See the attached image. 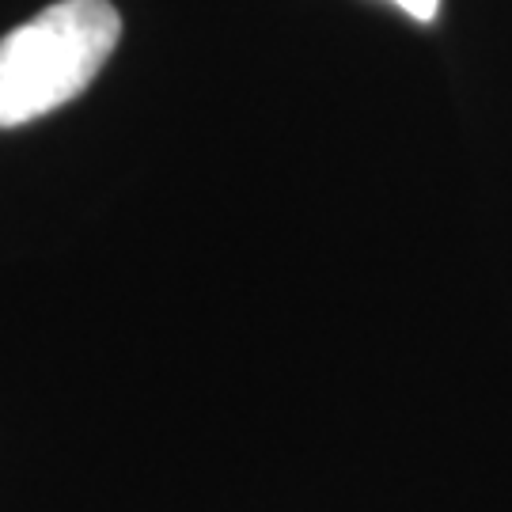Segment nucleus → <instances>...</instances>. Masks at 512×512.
I'll return each instance as SVG.
<instances>
[{"mask_svg":"<svg viewBox=\"0 0 512 512\" xmlns=\"http://www.w3.org/2000/svg\"><path fill=\"white\" fill-rule=\"evenodd\" d=\"M122 38L110 0H61L0 38V129L27 126L92 84Z\"/></svg>","mask_w":512,"mask_h":512,"instance_id":"obj_1","label":"nucleus"},{"mask_svg":"<svg viewBox=\"0 0 512 512\" xmlns=\"http://www.w3.org/2000/svg\"><path fill=\"white\" fill-rule=\"evenodd\" d=\"M391 4H399L406 16L421 19V23H429V19L437 16V8H440V0H391Z\"/></svg>","mask_w":512,"mask_h":512,"instance_id":"obj_2","label":"nucleus"}]
</instances>
